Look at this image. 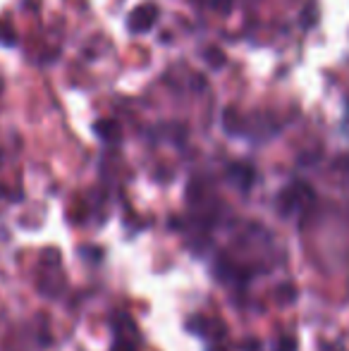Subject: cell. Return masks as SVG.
<instances>
[{"instance_id":"1","label":"cell","mask_w":349,"mask_h":351,"mask_svg":"<svg viewBox=\"0 0 349 351\" xmlns=\"http://www.w3.org/2000/svg\"><path fill=\"white\" fill-rule=\"evenodd\" d=\"M156 17H158V10H156L154 5H141V8H136L134 12L130 14V29L134 34L149 32V29L154 27Z\"/></svg>"},{"instance_id":"2","label":"cell","mask_w":349,"mask_h":351,"mask_svg":"<svg viewBox=\"0 0 349 351\" xmlns=\"http://www.w3.org/2000/svg\"><path fill=\"white\" fill-rule=\"evenodd\" d=\"M0 43H3V46H12L14 43V32L3 22H0Z\"/></svg>"}]
</instances>
